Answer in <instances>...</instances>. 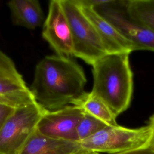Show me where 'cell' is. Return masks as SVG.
<instances>
[{
	"label": "cell",
	"mask_w": 154,
	"mask_h": 154,
	"mask_svg": "<svg viewBox=\"0 0 154 154\" xmlns=\"http://www.w3.org/2000/svg\"><path fill=\"white\" fill-rule=\"evenodd\" d=\"M82 67L70 57L51 55L36 65L30 90L43 108L53 111L71 105L85 91Z\"/></svg>",
	"instance_id": "obj_1"
},
{
	"label": "cell",
	"mask_w": 154,
	"mask_h": 154,
	"mask_svg": "<svg viewBox=\"0 0 154 154\" xmlns=\"http://www.w3.org/2000/svg\"><path fill=\"white\" fill-rule=\"evenodd\" d=\"M129 54H107L93 65L91 91L102 99L117 117L129 106L133 93V73Z\"/></svg>",
	"instance_id": "obj_2"
},
{
	"label": "cell",
	"mask_w": 154,
	"mask_h": 154,
	"mask_svg": "<svg viewBox=\"0 0 154 154\" xmlns=\"http://www.w3.org/2000/svg\"><path fill=\"white\" fill-rule=\"evenodd\" d=\"M152 132L149 125L138 128L107 126L79 141L82 149L96 152L118 154L149 146Z\"/></svg>",
	"instance_id": "obj_3"
},
{
	"label": "cell",
	"mask_w": 154,
	"mask_h": 154,
	"mask_svg": "<svg viewBox=\"0 0 154 154\" xmlns=\"http://www.w3.org/2000/svg\"><path fill=\"white\" fill-rule=\"evenodd\" d=\"M69 21L73 45V56L93 65L107 54L93 25L81 10L77 0H60Z\"/></svg>",
	"instance_id": "obj_4"
},
{
	"label": "cell",
	"mask_w": 154,
	"mask_h": 154,
	"mask_svg": "<svg viewBox=\"0 0 154 154\" xmlns=\"http://www.w3.org/2000/svg\"><path fill=\"white\" fill-rule=\"evenodd\" d=\"M44 111L37 102L16 108L0 128V153L15 154L36 131Z\"/></svg>",
	"instance_id": "obj_5"
},
{
	"label": "cell",
	"mask_w": 154,
	"mask_h": 154,
	"mask_svg": "<svg viewBox=\"0 0 154 154\" xmlns=\"http://www.w3.org/2000/svg\"><path fill=\"white\" fill-rule=\"evenodd\" d=\"M94 9L130 41L136 51L154 52V32L131 18L125 10L123 1L112 0Z\"/></svg>",
	"instance_id": "obj_6"
},
{
	"label": "cell",
	"mask_w": 154,
	"mask_h": 154,
	"mask_svg": "<svg viewBox=\"0 0 154 154\" xmlns=\"http://www.w3.org/2000/svg\"><path fill=\"white\" fill-rule=\"evenodd\" d=\"M42 35L57 55L67 57L73 56L70 26L60 0L49 1Z\"/></svg>",
	"instance_id": "obj_7"
},
{
	"label": "cell",
	"mask_w": 154,
	"mask_h": 154,
	"mask_svg": "<svg viewBox=\"0 0 154 154\" xmlns=\"http://www.w3.org/2000/svg\"><path fill=\"white\" fill-rule=\"evenodd\" d=\"M84 115V111L73 105L53 111L45 109L36 130L53 138L78 141L76 128Z\"/></svg>",
	"instance_id": "obj_8"
},
{
	"label": "cell",
	"mask_w": 154,
	"mask_h": 154,
	"mask_svg": "<svg viewBox=\"0 0 154 154\" xmlns=\"http://www.w3.org/2000/svg\"><path fill=\"white\" fill-rule=\"evenodd\" d=\"M79 4L81 10L90 21L98 34L107 54H131L136 51L133 44L126 39L107 20L93 8Z\"/></svg>",
	"instance_id": "obj_9"
},
{
	"label": "cell",
	"mask_w": 154,
	"mask_h": 154,
	"mask_svg": "<svg viewBox=\"0 0 154 154\" xmlns=\"http://www.w3.org/2000/svg\"><path fill=\"white\" fill-rule=\"evenodd\" d=\"M81 149L78 141L53 138L36 130L15 154H72Z\"/></svg>",
	"instance_id": "obj_10"
},
{
	"label": "cell",
	"mask_w": 154,
	"mask_h": 154,
	"mask_svg": "<svg viewBox=\"0 0 154 154\" xmlns=\"http://www.w3.org/2000/svg\"><path fill=\"white\" fill-rule=\"evenodd\" d=\"M13 23L29 29L43 25L45 20L40 2L37 0H13L7 2Z\"/></svg>",
	"instance_id": "obj_11"
},
{
	"label": "cell",
	"mask_w": 154,
	"mask_h": 154,
	"mask_svg": "<svg viewBox=\"0 0 154 154\" xmlns=\"http://www.w3.org/2000/svg\"><path fill=\"white\" fill-rule=\"evenodd\" d=\"M29 90L13 61L0 50V96Z\"/></svg>",
	"instance_id": "obj_12"
},
{
	"label": "cell",
	"mask_w": 154,
	"mask_h": 154,
	"mask_svg": "<svg viewBox=\"0 0 154 154\" xmlns=\"http://www.w3.org/2000/svg\"><path fill=\"white\" fill-rule=\"evenodd\" d=\"M71 105L81 108L85 112L101 120L109 126H116L117 116L106 103L92 91L85 92Z\"/></svg>",
	"instance_id": "obj_13"
},
{
	"label": "cell",
	"mask_w": 154,
	"mask_h": 154,
	"mask_svg": "<svg viewBox=\"0 0 154 154\" xmlns=\"http://www.w3.org/2000/svg\"><path fill=\"white\" fill-rule=\"evenodd\" d=\"M128 15L154 32V0L123 1Z\"/></svg>",
	"instance_id": "obj_14"
},
{
	"label": "cell",
	"mask_w": 154,
	"mask_h": 154,
	"mask_svg": "<svg viewBox=\"0 0 154 154\" xmlns=\"http://www.w3.org/2000/svg\"><path fill=\"white\" fill-rule=\"evenodd\" d=\"M107 126L109 125L84 112V115L76 128L78 142L90 137Z\"/></svg>",
	"instance_id": "obj_15"
},
{
	"label": "cell",
	"mask_w": 154,
	"mask_h": 154,
	"mask_svg": "<svg viewBox=\"0 0 154 154\" xmlns=\"http://www.w3.org/2000/svg\"><path fill=\"white\" fill-rule=\"evenodd\" d=\"M16 108L10 105L0 104V128Z\"/></svg>",
	"instance_id": "obj_16"
},
{
	"label": "cell",
	"mask_w": 154,
	"mask_h": 154,
	"mask_svg": "<svg viewBox=\"0 0 154 154\" xmlns=\"http://www.w3.org/2000/svg\"><path fill=\"white\" fill-rule=\"evenodd\" d=\"M118 154H154V148L151 144L150 146L145 147Z\"/></svg>",
	"instance_id": "obj_17"
},
{
	"label": "cell",
	"mask_w": 154,
	"mask_h": 154,
	"mask_svg": "<svg viewBox=\"0 0 154 154\" xmlns=\"http://www.w3.org/2000/svg\"><path fill=\"white\" fill-rule=\"evenodd\" d=\"M152 129V145L154 148V114L152 115V116L150 118V120L149 122V124Z\"/></svg>",
	"instance_id": "obj_18"
},
{
	"label": "cell",
	"mask_w": 154,
	"mask_h": 154,
	"mask_svg": "<svg viewBox=\"0 0 154 154\" xmlns=\"http://www.w3.org/2000/svg\"><path fill=\"white\" fill-rule=\"evenodd\" d=\"M72 154H100V153L91 152V151H88V150H84L83 149H81L72 153Z\"/></svg>",
	"instance_id": "obj_19"
},
{
	"label": "cell",
	"mask_w": 154,
	"mask_h": 154,
	"mask_svg": "<svg viewBox=\"0 0 154 154\" xmlns=\"http://www.w3.org/2000/svg\"><path fill=\"white\" fill-rule=\"evenodd\" d=\"M0 154H2V153H0Z\"/></svg>",
	"instance_id": "obj_20"
}]
</instances>
